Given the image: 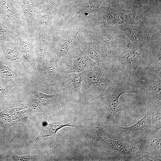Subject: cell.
<instances>
[{
	"mask_svg": "<svg viewBox=\"0 0 161 161\" xmlns=\"http://www.w3.org/2000/svg\"><path fill=\"white\" fill-rule=\"evenodd\" d=\"M21 6L27 24V31L31 35L35 32L37 9L32 3L25 0H17Z\"/></svg>",
	"mask_w": 161,
	"mask_h": 161,
	"instance_id": "11",
	"label": "cell"
},
{
	"mask_svg": "<svg viewBox=\"0 0 161 161\" xmlns=\"http://www.w3.org/2000/svg\"><path fill=\"white\" fill-rule=\"evenodd\" d=\"M3 51L4 55L8 60L14 61H18V55L13 49L8 47L5 48Z\"/></svg>",
	"mask_w": 161,
	"mask_h": 161,
	"instance_id": "22",
	"label": "cell"
},
{
	"mask_svg": "<svg viewBox=\"0 0 161 161\" xmlns=\"http://www.w3.org/2000/svg\"><path fill=\"white\" fill-rule=\"evenodd\" d=\"M0 72L2 75L8 78H14L17 77V74L15 72L6 66H0Z\"/></svg>",
	"mask_w": 161,
	"mask_h": 161,
	"instance_id": "23",
	"label": "cell"
},
{
	"mask_svg": "<svg viewBox=\"0 0 161 161\" xmlns=\"http://www.w3.org/2000/svg\"><path fill=\"white\" fill-rule=\"evenodd\" d=\"M74 52L72 55L61 61L59 70L61 73H80L95 63L81 50Z\"/></svg>",
	"mask_w": 161,
	"mask_h": 161,
	"instance_id": "2",
	"label": "cell"
},
{
	"mask_svg": "<svg viewBox=\"0 0 161 161\" xmlns=\"http://www.w3.org/2000/svg\"><path fill=\"white\" fill-rule=\"evenodd\" d=\"M1 16V15H0V17Z\"/></svg>",
	"mask_w": 161,
	"mask_h": 161,
	"instance_id": "26",
	"label": "cell"
},
{
	"mask_svg": "<svg viewBox=\"0 0 161 161\" xmlns=\"http://www.w3.org/2000/svg\"><path fill=\"white\" fill-rule=\"evenodd\" d=\"M17 38L16 28L7 18L0 17V43H12Z\"/></svg>",
	"mask_w": 161,
	"mask_h": 161,
	"instance_id": "13",
	"label": "cell"
},
{
	"mask_svg": "<svg viewBox=\"0 0 161 161\" xmlns=\"http://www.w3.org/2000/svg\"><path fill=\"white\" fill-rule=\"evenodd\" d=\"M58 82V88L64 95L80 97L83 78L81 72L61 73Z\"/></svg>",
	"mask_w": 161,
	"mask_h": 161,
	"instance_id": "3",
	"label": "cell"
},
{
	"mask_svg": "<svg viewBox=\"0 0 161 161\" xmlns=\"http://www.w3.org/2000/svg\"><path fill=\"white\" fill-rule=\"evenodd\" d=\"M7 94L6 90L0 86V98L6 95Z\"/></svg>",
	"mask_w": 161,
	"mask_h": 161,
	"instance_id": "25",
	"label": "cell"
},
{
	"mask_svg": "<svg viewBox=\"0 0 161 161\" xmlns=\"http://www.w3.org/2000/svg\"><path fill=\"white\" fill-rule=\"evenodd\" d=\"M113 25L112 27L119 28L123 31L131 40L136 44L141 45L143 44L145 37L143 30L140 27L127 23Z\"/></svg>",
	"mask_w": 161,
	"mask_h": 161,
	"instance_id": "12",
	"label": "cell"
},
{
	"mask_svg": "<svg viewBox=\"0 0 161 161\" xmlns=\"http://www.w3.org/2000/svg\"><path fill=\"white\" fill-rule=\"evenodd\" d=\"M106 64L95 63L81 72L83 82L81 89L101 93L105 91L109 86V70Z\"/></svg>",
	"mask_w": 161,
	"mask_h": 161,
	"instance_id": "1",
	"label": "cell"
},
{
	"mask_svg": "<svg viewBox=\"0 0 161 161\" xmlns=\"http://www.w3.org/2000/svg\"><path fill=\"white\" fill-rule=\"evenodd\" d=\"M21 8L17 0H0L1 16L8 19L16 28H27Z\"/></svg>",
	"mask_w": 161,
	"mask_h": 161,
	"instance_id": "4",
	"label": "cell"
},
{
	"mask_svg": "<svg viewBox=\"0 0 161 161\" xmlns=\"http://www.w3.org/2000/svg\"><path fill=\"white\" fill-rule=\"evenodd\" d=\"M135 91L123 90L116 86L111 85L100 94V100L107 111L109 118L112 122L115 123V114L119 111L118 106L120 96L125 93Z\"/></svg>",
	"mask_w": 161,
	"mask_h": 161,
	"instance_id": "5",
	"label": "cell"
},
{
	"mask_svg": "<svg viewBox=\"0 0 161 161\" xmlns=\"http://www.w3.org/2000/svg\"><path fill=\"white\" fill-rule=\"evenodd\" d=\"M117 11L120 19L127 23L133 24H138L140 20L138 16L134 13L119 9Z\"/></svg>",
	"mask_w": 161,
	"mask_h": 161,
	"instance_id": "21",
	"label": "cell"
},
{
	"mask_svg": "<svg viewBox=\"0 0 161 161\" xmlns=\"http://www.w3.org/2000/svg\"><path fill=\"white\" fill-rule=\"evenodd\" d=\"M148 145V157L154 160H160L161 139H150L147 140Z\"/></svg>",
	"mask_w": 161,
	"mask_h": 161,
	"instance_id": "17",
	"label": "cell"
},
{
	"mask_svg": "<svg viewBox=\"0 0 161 161\" xmlns=\"http://www.w3.org/2000/svg\"><path fill=\"white\" fill-rule=\"evenodd\" d=\"M10 157H11L12 160L15 161L33 160H35V158L34 157L29 156H19L14 154H11Z\"/></svg>",
	"mask_w": 161,
	"mask_h": 161,
	"instance_id": "24",
	"label": "cell"
},
{
	"mask_svg": "<svg viewBox=\"0 0 161 161\" xmlns=\"http://www.w3.org/2000/svg\"><path fill=\"white\" fill-rule=\"evenodd\" d=\"M42 126L41 131L35 140L36 141L45 140L50 143L54 142L57 132L62 128L66 126L78 127L74 125L64 124L60 122L48 124L46 122H44Z\"/></svg>",
	"mask_w": 161,
	"mask_h": 161,
	"instance_id": "10",
	"label": "cell"
},
{
	"mask_svg": "<svg viewBox=\"0 0 161 161\" xmlns=\"http://www.w3.org/2000/svg\"><path fill=\"white\" fill-rule=\"evenodd\" d=\"M152 120V130L149 137L156 133L161 127L160 103L152 100L149 105Z\"/></svg>",
	"mask_w": 161,
	"mask_h": 161,
	"instance_id": "14",
	"label": "cell"
},
{
	"mask_svg": "<svg viewBox=\"0 0 161 161\" xmlns=\"http://www.w3.org/2000/svg\"><path fill=\"white\" fill-rule=\"evenodd\" d=\"M85 53L96 63H107L112 55L107 49L96 43H90L83 47Z\"/></svg>",
	"mask_w": 161,
	"mask_h": 161,
	"instance_id": "9",
	"label": "cell"
},
{
	"mask_svg": "<svg viewBox=\"0 0 161 161\" xmlns=\"http://www.w3.org/2000/svg\"><path fill=\"white\" fill-rule=\"evenodd\" d=\"M16 36L19 42V48L22 55L30 65L33 69L35 68L33 57L32 47L31 44L32 38L31 35L28 32L16 28Z\"/></svg>",
	"mask_w": 161,
	"mask_h": 161,
	"instance_id": "8",
	"label": "cell"
},
{
	"mask_svg": "<svg viewBox=\"0 0 161 161\" xmlns=\"http://www.w3.org/2000/svg\"><path fill=\"white\" fill-rule=\"evenodd\" d=\"M98 40L109 48L129 47L130 44L126 40L121 39L109 35H98Z\"/></svg>",
	"mask_w": 161,
	"mask_h": 161,
	"instance_id": "16",
	"label": "cell"
},
{
	"mask_svg": "<svg viewBox=\"0 0 161 161\" xmlns=\"http://www.w3.org/2000/svg\"><path fill=\"white\" fill-rule=\"evenodd\" d=\"M55 63L52 60L48 61L45 63V76L47 81L50 83L54 82L56 77V69Z\"/></svg>",
	"mask_w": 161,
	"mask_h": 161,
	"instance_id": "19",
	"label": "cell"
},
{
	"mask_svg": "<svg viewBox=\"0 0 161 161\" xmlns=\"http://www.w3.org/2000/svg\"><path fill=\"white\" fill-rule=\"evenodd\" d=\"M71 44V39L69 38L64 41L56 49L54 54V61L56 64L67 53Z\"/></svg>",
	"mask_w": 161,
	"mask_h": 161,
	"instance_id": "20",
	"label": "cell"
},
{
	"mask_svg": "<svg viewBox=\"0 0 161 161\" xmlns=\"http://www.w3.org/2000/svg\"><path fill=\"white\" fill-rule=\"evenodd\" d=\"M150 112L148 110L145 116L133 125L128 127L118 126L117 129L124 137L127 136L131 140H139L146 138L151 131Z\"/></svg>",
	"mask_w": 161,
	"mask_h": 161,
	"instance_id": "6",
	"label": "cell"
},
{
	"mask_svg": "<svg viewBox=\"0 0 161 161\" xmlns=\"http://www.w3.org/2000/svg\"><path fill=\"white\" fill-rule=\"evenodd\" d=\"M141 57L140 52L133 50L126 51L119 56L122 70L129 78L133 77L135 70L140 65Z\"/></svg>",
	"mask_w": 161,
	"mask_h": 161,
	"instance_id": "7",
	"label": "cell"
},
{
	"mask_svg": "<svg viewBox=\"0 0 161 161\" xmlns=\"http://www.w3.org/2000/svg\"><path fill=\"white\" fill-rule=\"evenodd\" d=\"M35 96L44 106H50L61 102L60 95L57 94L49 95L39 92Z\"/></svg>",
	"mask_w": 161,
	"mask_h": 161,
	"instance_id": "18",
	"label": "cell"
},
{
	"mask_svg": "<svg viewBox=\"0 0 161 161\" xmlns=\"http://www.w3.org/2000/svg\"><path fill=\"white\" fill-rule=\"evenodd\" d=\"M31 35L36 55L41 62H44L45 61L47 54V45L38 32H34Z\"/></svg>",
	"mask_w": 161,
	"mask_h": 161,
	"instance_id": "15",
	"label": "cell"
}]
</instances>
